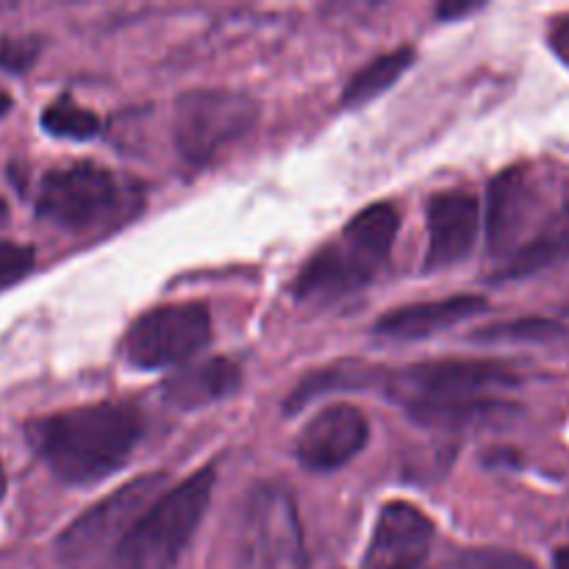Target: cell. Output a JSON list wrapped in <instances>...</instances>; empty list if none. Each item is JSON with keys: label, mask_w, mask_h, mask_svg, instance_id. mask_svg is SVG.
Here are the masks:
<instances>
[{"label": "cell", "mask_w": 569, "mask_h": 569, "mask_svg": "<svg viewBox=\"0 0 569 569\" xmlns=\"http://www.w3.org/2000/svg\"><path fill=\"white\" fill-rule=\"evenodd\" d=\"M42 53V39L39 37H0V70L26 72Z\"/></svg>", "instance_id": "603a6c76"}, {"label": "cell", "mask_w": 569, "mask_h": 569, "mask_svg": "<svg viewBox=\"0 0 569 569\" xmlns=\"http://www.w3.org/2000/svg\"><path fill=\"white\" fill-rule=\"evenodd\" d=\"M133 206H139L137 189L92 161L44 172L37 194V214L67 231H92L126 220Z\"/></svg>", "instance_id": "277c9868"}, {"label": "cell", "mask_w": 569, "mask_h": 569, "mask_svg": "<svg viewBox=\"0 0 569 569\" xmlns=\"http://www.w3.org/2000/svg\"><path fill=\"white\" fill-rule=\"evenodd\" d=\"M9 109H11V94L0 89V117H3Z\"/></svg>", "instance_id": "83f0119b"}, {"label": "cell", "mask_w": 569, "mask_h": 569, "mask_svg": "<svg viewBox=\"0 0 569 569\" xmlns=\"http://www.w3.org/2000/svg\"><path fill=\"white\" fill-rule=\"evenodd\" d=\"M142 415L131 403H92L31 420L26 439L56 478L87 487L114 476L142 437Z\"/></svg>", "instance_id": "6da1fadb"}, {"label": "cell", "mask_w": 569, "mask_h": 569, "mask_svg": "<svg viewBox=\"0 0 569 569\" xmlns=\"http://www.w3.org/2000/svg\"><path fill=\"white\" fill-rule=\"evenodd\" d=\"M517 383V372L500 361L445 359L387 372L383 392L420 426L465 428L509 417L511 406L498 392Z\"/></svg>", "instance_id": "7a4b0ae2"}, {"label": "cell", "mask_w": 569, "mask_h": 569, "mask_svg": "<svg viewBox=\"0 0 569 569\" xmlns=\"http://www.w3.org/2000/svg\"><path fill=\"white\" fill-rule=\"evenodd\" d=\"M378 267L381 264L376 259H370L353 242L339 237L337 242L322 244L306 261L303 270L295 278L292 292L300 303H333V300L367 287Z\"/></svg>", "instance_id": "30bf717a"}, {"label": "cell", "mask_w": 569, "mask_h": 569, "mask_svg": "<svg viewBox=\"0 0 569 569\" xmlns=\"http://www.w3.org/2000/svg\"><path fill=\"white\" fill-rule=\"evenodd\" d=\"M428 250L426 270H445L472 253L481 228V203L472 192L448 189L428 200Z\"/></svg>", "instance_id": "4fadbf2b"}, {"label": "cell", "mask_w": 569, "mask_h": 569, "mask_svg": "<svg viewBox=\"0 0 569 569\" xmlns=\"http://www.w3.org/2000/svg\"><path fill=\"white\" fill-rule=\"evenodd\" d=\"M398 209H395L392 203H376L361 209L356 217H350L342 237L348 239V242H353L361 253H367L370 259H376L378 264H383L389 250H392L395 237H398Z\"/></svg>", "instance_id": "d6986e66"}, {"label": "cell", "mask_w": 569, "mask_h": 569, "mask_svg": "<svg viewBox=\"0 0 569 569\" xmlns=\"http://www.w3.org/2000/svg\"><path fill=\"white\" fill-rule=\"evenodd\" d=\"M550 42H553L556 53H559L561 59H565L567 64H569V17H565V20L556 22L553 33H550Z\"/></svg>", "instance_id": "d4e9b609"}, {"label": "cell", "mask_w": 569, "mask_h": 569, "mask_svg": "<svg viewBox=\"0 0 569 569\" xmlns=\"http://www.w3.org/2000/svg\"><path fill=\"white\" fill-rule=\"evenodd\" d=\"M6 495V472H3V465H0V500H3Z\"/></svg>", "instance_id": "f1b7e54d"}, {"label": "cell", "mask_w": 569, "mask_h": 569, "mask_svg": "<svg viewBox=\"0 0 569 569\" xmlns=\"http://www.w3.org/2000/svg\"><path fill=\"white\" fill-rule=\"evenodd\" d=\"M481 9V3H445L437 9V17L439 20H453V17H465V14H472V11Z\"/></svg>", "instance_id": "484cf974"}, {"label": "cell", "mask_w": 569, "mask_h": 569, "mask_svg": "<svg viewBox=\"0 0 569 569\" xmlns=\"http://www.w3.org/2000/svg\"><path fill=\"white\" fill-rule=\"evenodd\" d=\"M487 298H481V295H453V298L400 306V309L387 311L372 326V331L378 337L415 342V339H428L433 333L448 331V328L470 320V317H478L481 311H487Z\"/></svg>", "instance_id": "5bb4252c"}, {"label": "cell", "mask_w": 569, "mask_h": 569, "mask_svg": "<svg viewBox=\"0 0 569 569\" xmlns=\"http://www.w3.org/2000/svg\"><path fill=\"white\" fill-rule=\"evenodd\" d=\"M6 214H9V206H6V200L0 198V222L6 220Z\"/></svg>", "instance_id": "f546056e"}, {"label": "cell", "mask_w": 569, "mask_h": 569, "mask_svg": "<svg viewBox=\"0 0 569 569\" xmlns=\"http://www.w3.org/2000/svg\"><path fill=\"white\" fill-rule=\"evenodd\" d=\"M553 569H569V545H567V548L556 550V556H553Z\"/></svg>", "instance_id": "4316f807"}, {"label": "cell", "mask_w": 569, "mask_h": 569, "mask_svg": "<svg viewBox=\"0 0 569 569\" xmlns=\"http://www.w3.org/2000/svg\"><path fill=\"white\" fill-rule=\"evenodd\" d=\"M164 492V472H148V476L128 481L126 487L94 503L78 520H72V526L64 528V533L59 537L61 561L70 567H87L109 550L114 556L128 531L142 520L144 511Z\"/></svg>", "instance_id": "8992f818"}, {"label": "cell", "mask_w": 569, "mask_h": 569, "mask_svg": "<svg viewBox=\"0 0 569 569\" xmlns=\"http://www.w3.org/2000/svg\"><path fill=\"white\" fill-rule=\"evenodd\" d=\"M569 256V194L561 203V209L539 228L537 237L526 244L522 250H517L511 259L503 261L498 278L506 281V278H526L531 272L542 270V267L553 264V261H561Z\"/></svg>", "instance_id": "e0dca14e"}, {"label": "cell", "mask_w": 569, "mask_h": 569, "mask_svg": "<svg viewBox=\"0 0 569 569\" xmlns=\"http://www.w3.org/2000/svg\"><path fill=\"white\" fill-rule=\"evenodd\" d=\"M303 526L292 495L259 483L242 506L237 531V569H306Z\"/></svg>", "instance_id": "5b68a950"}, {"label": "cell", "mask_w": 569, "mask_h": 569, "mask_svg": "<svg viewBox=\"0 0 569 569\" xmlns=\"http://www.w3.org/2000/svg\"><path fill=\"white\" fill-rule=\"evenodd\" d=\"M211 342L206 303H172L150 309L128 328L122 353L137 370H164L198 356Z\"/></svg>", "instance_id": "ba28073f"}, {"label": "cell", "mask_w": 569, "mask_h": 569, "mask_svg": "<svg viewBox=\"0 0 569 569\" xmlns=\"http://www.w3.org/2000/svg\"><path fill=\"white\" fill-rule=\"evenodd\" d=\"M239 387H242V370L237 361L217 356V359H206L178 370L176 376L167 378L161 395L176 409L192 411L231 398Z\"/></svg>", "instance_id": "9a60e30c"}, {"label": "cell", "mask_w": 569, "mask_h": 569, "mask_svg": "<svg viewBox=\"0 0 569 569\" xmlns=\"http://www.w3.org/2000/svg\"><path fill=\"white\" fill-rule=\"evenodd\" d=\"M415 56V48H398L372 59L370 64L361 67V70L348 81V87H345L342 92V106H348V109H361V106H367L370 100L381 98V94L409 70Z\"/></svg>", "instance_id": "ac0fdd59"}, {"label": "cell", "mask_w": 569, "mask_h": 569, "mask_svg": "<svg viewBox=\"0 0 569 569\" xmlns=\"http://www.w3.org/2000/svg\"><path fill=\"white\" fill-rule=\"evenodd\" d=\"M370 439L367 417L356 406L337 403L311 417L295 442V456L311 472H333L356 459Z\"/></svg>", "instance_id": "9c48e42d"}, {"label": "cell", "mask_w": 569, "mask_h": 569, "mask_svg": "<svg viewBox=\"0 0 569 569\" xmlns=\"http://www.w3.org/2000/svg\"><path fill=\"white\" fill-rule=\"evenodd\" d=\"M42 128L50 137L87 142V139H94L100 133V117L87 106L76 103L70 94H61L53 103L44 106Z\"/></svg>", "instance_id": "ffe728a7"}, {"label": "cell", "mask_w": 569, "mask_h": 569, "mask_svg": "<svg viewBox=\"0 0 569 569\" xmlns=\"http://www.w3.org/2000/svg\"><path fill=\"white\" fill-rule=\"evenodd\" d=\"M387 383V370L381 367L361 365V361H339V365L326 367V370L309 372L303 381L298 383L292 395L283 403V411L287 415H295V411L303 409L309 400L320 398V395L328 392H342V389H383Z\"/></svg>", "instance_id": "2e32d148"}, {"label": "cell", "mask_w": 569, "mask_h": 569, "mask_svg": "<svg viewBox=\"0 0 569 569\" xmlns=\"http://www.w3.org/2000/svg\"><path fill=\"white\" fill-rule=\"evenodd\" d=\"M433 545V522L406 500L387 503L378 515L361 569H422Z\"/></svg>", "instance_id": "7c38bea8"}, {"label": "cell", "mask_w": 569, "mask_h": 569, "mask_svg": "<svg viewBox=\"0 0 569 569\" xmlns=\"http://www.w3.org/2000/svg\"><path fill=\"white\" fill-rule=\"evenodd\" d=\"M442 569H537L533 561L526 556L515 553V550H500V548H470L459 550L448 559Z\"/></svg>", "instance_id": "7402d4cb"}, {"label": "cell", "mask_w": 569, "mask_h": 569, "mask_svg": "<svg viewBox=\"0 0 569 569\" xmlns=\"http://www.w3.org/2000/svg\"><path fill=\"white\" fill-rule=\"evenodd\" d=\"M561 337V328L550 320H515V322H495V326L476 331L472 342L483 345H517V342H553Z\"/></svg>", "instance_id": "44dd1931"}, {"label": "cell", "mask_w": 569, "mask_h": 569, "mask_svg": "<svg viewBox=\"0 0 569 569\" xmlns=\"http://www.w3.org/2000/svg\"><path fill=\"white\" fill-rule=\"evenodd\" d=\"M214 481V467H203L167 489L120 542L114 569H176L203 522Z\"/></svg>", "instance_id": "3957f363"}, {"label": "cell", "mask_w": 569, "mask_h": 569, "mask_svg": "<svg viewBox=\"0 0 569 569\" xmlns=\"http://www.w3.org/2000/svg\"><path fill=\"white\" fill-rule=\"evenodd\" d=\"M539 214V192L526 167L500 172L489 187L487 237L495 256L511 259L531 239V222Z\"/></svg>", "instance_id": "8fae6325"}, {"label": "cell", "mask_w": 569, "mask_h": 569, "mask_svg": "<svg viewBox=\"0 0 569 569\" xmlns=\"http://www.w3.org/2000/svg\"><path fill=\"white\" fill-rule=\"evenodd\" d=\"M33 259V248L20 242H0V287H9V283L20 281L31 272Z\"/></svg>", "instance_id": "cb8c5ba5"}, {"label": "cell", "mask_w": 569, "mask_h": 569, "mask_svg": "<svg viewBox=\"0 0 569 569\" xmlns=\"http://www.w3.org/2000/svg\"><path fill=\"white\" fill-rule=\"evenodd\" d=\"M259 120V103L237 89H192L176 103V148L194 167L248 137Z\"/></svg>", "instance_id": "52a82bcc"}]
</instances>
